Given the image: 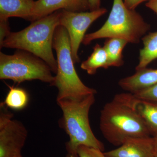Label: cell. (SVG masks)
Returning a JSON list of instances; mask_svg holds the SVG:
<instances>
[{
    "mask_svg": "<svg viewBox=\"0 0 157 157\" xmlns=\"http://www.w3.org/2000/svg\"><path fill=\"white\" fill-rule=\"evenodd\" d=\"M139 101L132 93H121L104 105L100 114V128L109 143L119 147L129 138L151 135L137 110Z\"/></svg>",
    "mask_w": 157,
    "mask_h": 157,
    "instance_id": "6da1fadb",
    "label": "cell"
},
{
    "mask_svg": "<svg viewBox=\"0 0 157 157\" xmlns=\"http://www.w3.org/2000/svg\"><path fill=\"white\" fill-rule=\"evenodd\" d=\"M60 10L32 22L22 30L10 32L0 44L1 48H16L39 58L56 74L57 62L52 52L55 32L59 25Z\"/></svg>",
    "mask_w": 157,
    "mask_h": 157,
    "instance_id": "7a4b0ae2",
    "label": "cell"
},
{
    "mask_svg": "<svg viewBox=\"0 0 157 157\" xmlns=\"http://www.w3.org/2000/svg\"><path fill=\"white\" fill-rule=\"evenodd\" d=\"M95 101V94L57 100L63 113L61 126L70 138L66 144L68 153L77 154V148L81 145L104 151V144L94 135L90 123V110Z\"/></svg>",
    "mask_w": 157,
    "mask_h": 157,
    "instance_id": "3957f363",
    "label": "cell"
},
{
    "mask_svg": "<svg viewBox=\"0 0 157 157\" xmlns=\"http://www.w3.org/2000/svg\"><path fill=\"white\" fill-rule=\"evenodd\" d=\"M150 29V25L135 10L128 9L123 0H113L108 18L98 30L86 34L82 44L87 45L96 39L118 38L137 44Z\"/></svg>",
    "mask_w": 157,
    "mask_h": 157,
    "instance_id": "277c9868",
    "label": "cell"
},
{
    "mask_svg": "<svg viewBox=\"0 0 157 157\" xmlns=\"http://www.w3.org/2000/svg\"><path fill=\"white\" fill-rule=\"evenodd\" d=\"M53 48L56 51L57 71L51 86L57 88V100L64 98L78 99L97 94V90L86 86L76 73L71 54L67 30L59 25L55 32Z\"/></svg>",
    "mask_w": 157,
    "mask_h": 157,
    "instance_id": "5b68a950",
    "label": "cell"
},
{
    "mask_svg": "<svg viewBox=\"0 0 157 157\" xmlns=\"http://www.w3.org/2000/svg\"><path fill=\"white\" fill-rule=\"evenodd\" d=\"M51 69L42 59L26 51L18 49L12 55L0 52V79L15 83L39 80L49 83L54 81Z\"/></svg>",
    "mask_w": 157,
    "mask_h": 157,
    "instance_id": "8992f818",
    "label": "cell"
},
{
    "mask_svg": "<svg viewBox=\"0 0 157 157\" xmlns=\"http://www.w3.org/2000/svg\"><path fill=\"white\" fill-rule=\"evenodd\" d=\"M107 12V9L104 8L83 12L60 10L59 25L64 27L69 35L71 54L74 63L80 62L78 50L88 29L93 22Z\"/></svg>",
    "mask_w": 157,
    "mask_h": 157,
    "instance_id": "52a82bcc",
    "label": "cell"
},
{
    "mask_svg": "<svg viewBox=\"0 0 157 157\" xmlns=\"http://www.w3.org/2000/svg\"><path fill=\"white\" fill-rule=\"evenodd\" d=\"M4 102L0 105V157H16L21 155L28 135L25 127L13 119Z\"/></svg>",
    "mask_w": 157,
    "mask_h": 157,
    "instance_id": "ba28073f",
    "label": "cell"
},
{
    "mask_svg": "<svg viewBox=\"0 0 157 157\" xmlns=\"http://www.w3.org/2000/svg\"><path fill=\"white\" fill-rule=\"evenodd\" d=\"M154 137H133L117 148L104 152L106 157H155L156 153Z\"/></svg>",
    "mask_w": 157,
    "mask_h": 157,
    "instance_id": "9c48e42d",
    "label": "cell"
},
{
    "mask_svg": "<svg viewBox=\"0 0 157 157\" xmlns=\"http://www.w3.org/2000/svg\"><path fill=\"white\" fill-rule=\"evenodd\" d=\"M73 12L90 11L88 0H37L34 3L31 22L59 10Z\"/></svg>",
    "mask_w": 157,
    "mask_h": 157,
    "instance_id": "30bf717a",
    "label": "cell"
},
{
    "mask_svg": "<svg viewBox=\"0 0 157 157\" xmlns=\"http://www.w3.org/2000/svg\"><path fill=\"white\" fill-rule=\"evenodd\" d=\"M157 83V69L145 68L136 70L131 76L121 79L118 84L122 89L135 94Z\"/></svg>",
    "mask_w": 157,
    "mask_h": 157,
    "instance_id": "8fae6325",
    "label": "cell"
},
{
    "mask_svg": "<svg viewBox=\"0 0 157 157\" xmlns=\"http://www.w3.org/2000/svg\"><path fill=\"white\" fill-rule=\"evenodd\" d=\"M35 0H0V22L17 17L30 21Z\"/></svg>",
    "mask_w": 157,
    "mask_h": 157,
    "instance_id": "7c38bea8",
    "label": "cell"
},
{
    "mask_svg": "<svg viewBox=\"0 0 157 157\" xmlns=\"http://www.w3.org/2000/svg\"><path fill=\"white\" fill-rule=\"evenodd\" d=\"M141 40L144 46L140 51L139 63L135 68L136 71L146 68L157 59V32L146 34Z\"/></svg>",
    "mask_w": 157,
    "mask_h": 157,
    "instance_id": "4fadbf2b",
    "label": "cell"
},
{
    "mask_svg": "<svg viewBox=\"0 0 157 157\" xmlns=\"http://www.w3.org/2000/svg\"><path fill=\"white\" fill-rule=\"evenodd\" d=\"M80 67L89 75H94L99 68L108 69L109 60L106 51L104 46L96 44L94 51L86 60L82 63Z\"/></svg>",
    "mask_w": 157,
    "mask_h": 157,
    "instance_id": "5bb4252c",
    "label": "cell"
},
{
    "mask_svg": "<svg viewBox=\"0 0 157 157\" xmlns=\"http://www.w3.org/2000/svg\"><path fill=\"white\" fill-rule=\"evenodd\" d=\"M128 43L126 40L118 38H109L105 41L104 47L108 56L109 67L124 65L122 52Z\"/></svg>",
    "mask_w": 157,
    "mask_h": 157,
    "instance_id": "9a60e30c",
    "label": "cell"
},
{
    "mask_svg": "<svg viewBox=\"0 0 157 157\" xmlns=\"http://www.w3.org/2000/svg\"><path fill=\"white\" fill-rule=\"evenodd\" d=\"M137 110L146 124L151 135H157V103L139 100Z\"/></svg>",
    "mask_w": 157,
    "mask_h": 157,
    "instance_id": "2e32d148",
    "label": "cell"
},
{
    "mask_svg": "<svg viewBox=\"0 0 157 157\" xmlns=\"http://www.w3.org/2000/svg\"><path fill=\"white\" fill-rule=\"evenodd\" d=\"M28 94L25 90L18 87H10L4 103L6 107L14 110H21L28 104Z\"/></svg>",
    "mask_w": 157,
    "mask_h": 157,
    "instance_id": "e0dca14e",
    "label": "cell"
},
{
    "mask_svg": "<svg viewBox=\"0 0 157 157\" xmlns=\"http://www.w3.org/2000/svg\"><path fill=\"white\" fill-rule=\"evenodd\" d=\"M133 94L139 100L157 103V83Z\"/></svg>",
    "mask_w": 157,
    "mask_h": 157,
    "instance_id": "ac0fdd59",
    "label": "cell"
},
{
    "mask_svg": "<svg viewBox=\"0 0 157 157\" xmlns=\"http://www.w3.org/2000/svg\"><path fill=\"white\" fill-rule=\"evenodd\" d=\"M78 157H106L104 151L98 149L84 145L78 147L77 150Z\"/></svg>",
    "mask_w": 157,
    "mask_h": 157,
    "instance_id": "d6986e66",
    "label": "cell"
},
{
    "mask_svg": "<svg viewBox=\"0 0 157 157\" xmlns=\"http://www.w3.org/2000/svg\"><path fill=\"white\" fill-rule=\"evenodd\" d=\"M149 1V0H124V2L125 6L128 9L135 10L140 4Z\"/></svg>",
    "mask_w": 157,
    "mask_h": 157,
    "instance_id": "ffe728a7",
    "label": "cell"
},
{
    "mask_svg": "<svg viewBox=\"0 0 157 157\" xmlns=\"http://www.w3.org/2000/svg\"><path fill=\"white\" fill-rule=\"evenodd\" d=\"M89 4L90 11H93L101 9V0H88Z\"/></svg>",
    "mask_w": 157,
    "mask_h": 157,
    "instance_id": "44dd1931",
    "label": "cell"
},
{
    "mask_svg": "<svg viewBox=\"0 0 157 157\" xmlns=\"http://www.w3.org/2000/svg\"><path fill=\"white\" fill-rule=\"evenodd\" d=\"M145 6L155 12L157 15V0H149Z\"/></svg>",
    "mask_w": 157,
    "mask_h": 157,
    "instance_id": "7402d4cb",
    "label": "cell"
},
{
    "mask_svg": "<svg viewBox=\"0 0 157 157\" xmlns=\"http://www.w3.org/2000/svg\"><path fill=\"white\" fill-rule=\"evenodd\" d=\"M66 157H78V155L77 154H73L68 153V154Z\"/></svg>",
    "mask_w": 157,
    "mask_h": 157,
    "instance_id": "603a6c76",
    "label": "cell"
},
{
    "mask_svg": "<svg viewBox=\"0 0 157 157\" xmlns=\"http://www.w3.org/2000/svg\"><path fill=\"white\" fill-rule=\"evenodd\" d=\"M154 138L155 142V145L156 151L157 152V136L153 137Z\"/></svg>",
    "mask_w": 157,
    "mask_h": 157,
    "instance_id": "cb8c5ba5",
    "label": "cell"
},
{
    "mask_svg": "<svg viewBox=\"0 0 157 157\" xmlns=\"http://www.w3.org/2000/svg\"><path fill=\"white\" fill-rule=\"evenodd\" d=\"M16 157H22L21 156V155H19L17 156Z\"/></svg>",
    "mask_w": 157,
    "mask_h": 157,
    "instance_id": "d4e9b609",
    "label": "cell"
},
{
    "mask_svg": "<svg viewBox=\"0 0 157 157\" xmlns=\"http://www.w3.org/2000/svg\"><path fill=\"white\" fill-rule=\"evenodd\" d=\"M155 157H157V152L156 153L155 155Z\"/></svg>",
    "mask_w": 157,
    "mask_h": 157,
    "instance_id": "484cf974",
    "label": "cell"
}]
</instances>
